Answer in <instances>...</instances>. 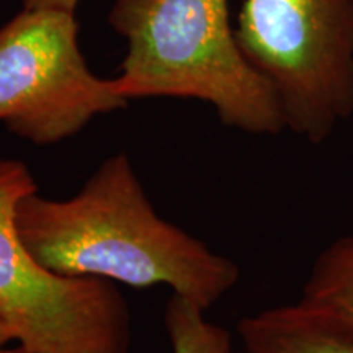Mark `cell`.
Wrapping results in <instances>:
<instances>
[{
    "instance_id": "277c9868",
    "label": "cell",
    "mask_w": 353,
    "mask_h": 353,
    "mask_svg": "<svg viewBox=\"0 0 353 353\" xmlns=\"http://www.w3.org/2000/svg\"><path fill=\"white\" fill-rule=\"evenodd\" d=\"M32 172L0 159V317L26 353H130L131 312L113 281L64 276L21 239L17 210L37 192Z\"/></svg>"
},
{
    "instance_id": "7a4b0ae2",
    "label": "cell",
    "mask_w": 353,
    "mask_h": 353,
    "mask_svg": "<svg viewBox=\"0 0 353 353\" xmlns=\"http://www.w3.org/2000/svg\"><path fill=\"white\" fill-rule=\"evenodd\" d=\"M108 21L126 41L114 77L126 100L195 99L234 130H285L275 90L237 43L229 0H114Z\"/></svg>"
},
{
    "instance_id": "6da1fadb",
    "label": "cell",
    "mask_w": 353,
    "mask_h": 353,
    "mask_svg": "<svg viewBox=\"0 0 353 353\" xmlns=\"http://www.w3.org/2000/svg\"><path fill=\"white\" fill-rule=\"evenodd\" d=\"M17 226L33 257L57 275L167 285L205 311L241 276L232 260L157 214L125 152L105 159L72 198L26 195Z\"/></svg>"
},
{
    "instance_id": "ba28073f",
    "label": "cell",
    "mask_w": 353,
    "mask_h": 353,
    "mask_svg": "<svg viewBox=\"0 0 353 353\" xmlns=\"http://www.w3.org/2000/svg\"><path fill=\"white\" fill-rule=\"evenodd\" d=\"M164 324L172 353H236L224 327L205 319V309L175 294L165 306Z\"/></svg>"
},
{
    "instance_id": "8992f818",
    "label": "cell",
    "mask_w": 353,
    "mask_h": 353,
    "mask_svg": "<svg viewBox=\"0 0 353 353\" xmlns=\"http://www.w3.org/2000/svg\"><path fill=\"white\" fill-rule=\"evenodd\" d=\"M245 353H353V337L296 301L242 317Z\"/></svg>"
},
{
    "instance_id": "30bf717a",
    "label": "cell",
    "mask_w": 353,
    "mask_h": 353,
    "mask_svg": "<svg viewBox=\"0 0 353 353\" xmlns=\"http://www.w3.org/2000/svg\"><path fill=\"white\" fill-rule=\"evenodd\" d=\"M13 342V334L8 325L0 317V347H6V343Z\"/></svg>"
},
{
    "instance_id": "52a82bcc",
    "label": "cell",
    "mask_w": 353,
    "mask_h": 353,
    "mask_svg": "<svg viewBox=\"0 0 353 353\" xmlns=\"http://www.w3.org/2000/svg\"><path fill=\"white\" fill-rule=\"evenodd\" d=\"M298 301L353 337V234L317 254Z\"/></svg>"
},
{
    "instance_id": "9c48e42d",
    "label": "cell",
    "mask_w": 353,
    "mask_h": 353,
    "mask_svg": "<svg viewBox=\"0 0 353 353\" xmlns=\"http://www.w3.org/2000/svg\"><path fill=\"white\" fill-rule=\"evenodd\" d=\"M81 0H21V7H56L64 10H77Z\"/></svg>"
},
{
    "instance_id": "3957f363",
    "label": "cell",
    "mask_w": 353,
    "mask_h": 353,
    "mask_svg": "<svg viewBox=\"0 0 353 353\" xmlns=\"http://www.w3.org/2000/svg\"><path fill=\"white\" fill-rule=\"evenodd\" d=\"M236 38L285 130L321 144L353 117V0H244Z\"/></svg>"
},
{
    "instance_id": "5b68a950",
    "label": "cell",
    "mask_w": 353,
    "mask_h": 353,
    "mask_svg": "<svg viewBox=\"0 0 353 353\" xmlns=\"http://www.w3.org/2000/svg\"><path fill=\"white\" fill-rule=\"evenodd\" d=\"M128 103L114 79L87 65L76 12L21 7L0 26V123L15 136L57 144Z\"/></svg>"
},
{
    "instance_id": "8fae6325",
    "label": "cell",
    "mask_w": 353,
    "mask_h": 353,
    "mask_svg": "<svg viewBox=\"0 0 353 353\" xmlns=\"http://www.w3.org/2000/svg\"><path fill=\"white\" fill-rule=\"evenodd\" d=\"M0 353H26V352L21 347H19V348H3V347H0Z\"/></svg>"
}]
</instances>
